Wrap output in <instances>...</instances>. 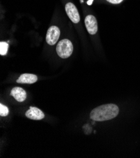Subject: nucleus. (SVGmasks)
Returning <instances> with one entry per match:
<instances>
[{
	"label": "nucleus",
	"instance_id": "nucleus-8",
	"mask_svg": "<svg viewBox=\"0 0 140 158\" xmlns=\"http://www.w3.org/2000/svg\"><path fill=\"white\" fill-rule=\"evenodd\" d=\"M38 77L33 74H22L17 82L22 84H33L37 81Z\"/></svg>",
	"mask_w": 140,
	"mask_h": 158
},
{
	"label": "nucleus",
	"instance_id": "nucleus-5",
	"mask_svg": "<svg viewBox=\"0 0 140 158\" xmlns=\"http://www.w3.org/2000/svg\"><path fill=\"white\" fill-rule=\"evenodd\" d=\"M85 25L87 31L90 35H95L98 31V22L93 15H88L85 19Z\"/></svg>",
	"mask_w": 140,
	"mask_h": 158
},
{
	"label": "nucleus",
	"instance_id": "nucleus-12",
	"mask_svg": "<svg viewBox=\"0 0 140 158\" xmlns=\"http://www.w3.org/2000/svg\"><path fill=\"white\" fill-rule=\"evenodd\" d=\"M93 1H94V0H89V1L87 2V5H92V2H93Z\"/></svg>",
	"mask_w": 140,
	"mask_h": 158
},
{
	"label": "nucleus",
	"instance_id": "nucleus-3",
	"mask_svg": "<svg viewBox=\"0 0 140 158\" xmlns=\"http://www.w3.org/2000/svg\"><path fill=\"white\" fill-rule=\"evenodd\" d=\"M60 34V31L59 28L56 26L50 27L46 33V41L48 44L50 45H55L58 41Z\"/></svg>",
	"mask_w": 140,
	"mask_h": 158
},
{
	"label": "nucleus",
	"instance_id": "nucleus-1",
	"mask_svg": "<svg viewBox=\"0 0 140 158\" xmlns=\"http://www.w3.org/2000/svg\"><path fill=\"white\" fill-rule=\"evenodd\" d=\"M119 108L114 104H106L93 109L90 114V118L94 120L102 122L113 119L119 114Z\"/></svg>",
	"mask_w": 140,
	"mask_h": 158
},
{
	"label": "nucleus",
	"instance_id": "nucleus-6",
	"mask_svg": "<svg viewBox=\"0 0 140 158\" xmlns=\"http://www.w3.org/2000/svg\"><path fill=\"white\" fill-rule=\"evenodd\" d=\"M25 116L30 119L40 120L44 118L45 114L39 108L34 106H30V109L26 111Z\"/></svg>",
	"mask_w": 140,
	"mask_h": 158
},
{
	"label": "nucleus",
	"instance_id": "nucleus-10",
	"mask_svg": "<svg viewBox=\"0 0 140 158\" xmlns=\"http://www.w3.org/2000/svg\"><path fill=\"white\" fill-rule=\"evenodd\" d=\"M9 114V109L5 105L0 104V116L6 117Z\"/></svg>",
	"mask_w": 140,
	"mask_h": 158
},
{
	"label": "nucleus",
	"instance_id": "nucleus-2",
	"mask_svg": "<svg viewBox=\"0 0 140 158\" xmlns=\"http://www.w3.org/2000/svg\"><path fill=\"white\" fill-rule=\"evenodd\" d=\"M56 51L60 57L62 59L68 58L72 54L73 45L68 39L62 40L57 45Z\"/></svg>",
	"mask_w": 140,
	"mask_h": 158
},
{
	"label": "nucleus",
	"instance_id": "nucleus-4",
	"mask_svg": "<svg viewBox=\"0 0 140 158\" xmlns=\"http://www.w3.org/2000/svg\"><path fill=\"white\" fill-rule=\"evenodd\" d=\"M66 11L69 18L74 23H79L80 21V16L76 6L72 3H68L66 5Z\"/></svg>",
	"mask_w": 140,
	"mask_h": 158
},
{
	"label": "nucleus",
	"instance_id": "nucleus-9",
	"mask_svg": "<svg viewBox=\"0 0 140 158\" xmlns=\"http://www.w3.org/2000/svg\"><path fill=\"white\" fill-rule=\"evenodd\" d=\"M9 45L5 42H1L0 43V54L1 56H5L8 52Z\"/></svg>",
	"mask_w": 140,
	"mask_h": 158
},
{
	"label": "nucleus",
	"instance_id": "nucleus-11",
	"mask_svg": "<svg viewBox=\"0 0 140 158\" xmlns=\"http://www.w3.org/2000/svg\"><path fill=\"white\" fill-rule=\"evenodd\" d=\"M108 2L111 3L113 4H119L121 3L123 0H106Z\"/></svg>",
	"mask_w": 140,
	"mask_h": 158
},
{
	"label": "nucleus",
	"instance_id": "nucleus-7",
	"mask_svg": "<svg viewBox=\"0 0 140 158\" xmlns=\"http://www.w3.org/2000/svg\"><path fill=\"white\" fill-rule=\"evenodd\" d=\"M11 95L19 102H23L26 98V91L20 87L13 88L11 91Z\"/></svg>",
	"mask_w": 140,
	"mask_h": 158
}]
</instances>
